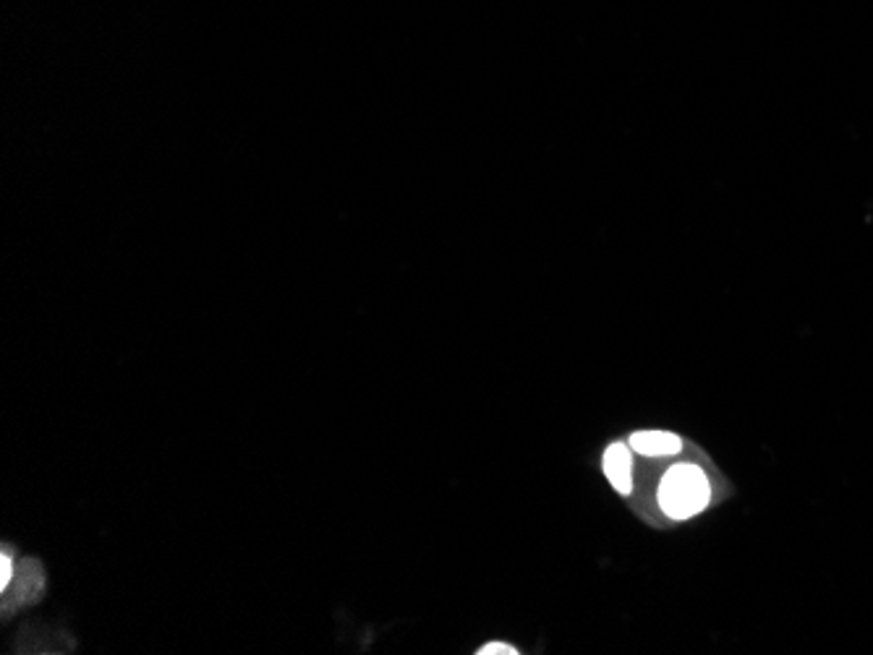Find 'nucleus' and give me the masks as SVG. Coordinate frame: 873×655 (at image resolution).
Returning <instances> with one entry per match:
<instances>
[{"label": "nucleus", "instance_id": "nucleus-1", "mask_svg": "<svg viewBox=\"0 0 873 655\" xmlns=\"http://www.w3.org/2000/svg\"><path fill=\"white\" fill-rule=\"evenodd\" d=\"M657 496L664 515H670L672 520H689V517L704 512L712 499V488L701 467L691 465V462H680L664 473Z\"/></svg>", "mask_w": 873, "mask_h": 655}, {"label": "nucleus", "instance_id": "nucleus-2", "mask_svg": "<svg viewBox=\"0 0 873 655\" xmlns=\"http://www.w3.org/2000/svg\"><path fill=\"white\" fill-rule=\"evenodd\" d=\"M43 588H45L43 567H40L34 558H26V562L19 564L16 577H13L9 588L3 590V592H11V598H5L3 601V609L11 611L13 606L34 603L40 596H43Z\"/></svg>", "mask_w": 873, "mask_h": 655}, {"label": "nucleus", "instance_id": "nucleus-3", "mask_svg": "<svg viewBox=\"0 0 873 655\" xmlns=\"http://www.w3.org/2000/svg\"><path fill=\"white\" fill-rule=\"evenodd\" d=\"M604 475H607V481L617 494L628 496L634 492V458H630L628 444L615 441V444L607 447V452H604Z\"/></svg>", "mask_w": 873, "mask_h": 655}, {"label": "nucleus", "instance_id": "nucleus-4", "mask_svg": "<svg viewBox=\"0 0 873 655\" xmlns=\"http://www.w3.org/2000/svg\"><path fill=\"white\" fill-rule=\"evenodd\" d=\"M630 450L646 458H670L683 450V441L670 431H636L630 437Z\"/></svg>", "mask_w": 873, "mask_h": 655}, {"label": "nucleus", "instance_id": "nucleus-5", "mask_svg": "<svg viewBox=\"0 0 873 655\" xmlns=\"http://www.w3.org/2000/svg\"><path fill=\"white\" fill-rule=\"evenodd\" d=\"M13 580V558H11V551L3 549V556H0V588H9Z\"/></svg>", "mask_w": 873, "mask_h": 655}, {"label": "nucleus", "instance_id": "nucleus-6", "mask_svg": "<svg viewBox=\"0 0 873 655\" xmlns=\"http://www.w3.org/2000/svg\"><path fill=\"white\" fill-rule=\"evenodd\" d=\"M477 653L479 655H518V651H515L513 645H505V643H490V645L479 647Z\"/></svg>", "mask_w": 873, "mask_h": 655}]
</instances>
